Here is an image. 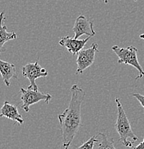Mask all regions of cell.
<instances>
[{
    "label": "cell",
    "instance_id": "obj_15",
    "mask_svg": "<svg viewBox=\"0 0 144 149\" xmlns=\"http://www.w3.org/2000/svg\"><path fill=\"white\" fill-rule=\"evenodd\" d=\"M134 149H144V138L143 139V141L134 148Z\"/></svg>",
    "mask_w": 144,
    "mask_h": 149
},
{
    "label": "cell",
    "instance_id": "obj_4",
    "mask_svg": "<svg viewBox=\"0 0 144 149\" xmlns=\"http://www.w3.org/2000/svg\"><path fill=\"white\" fill-rule=\"evenodd\" d=\"M20 93H21V100L22 102V108L26 113L29 111V108L31 105L36 104L40 101H45L46 104H49L50 100H52V95L49 93H43L39 91L21 88H20Z\"/></svg>",
    "mask_w": 144,
    "mask_h": 149
},
{
    "label": "cell",
    "instance_id": "obj_6",
    "mask_svg": "<svg viewBox=\"0 0 144 149\" xmlns=\"http://www.w3.org/2000/svg\"><path fill=\"white\" fill-rule=\"evenodd\" d=\"M98 45L94 42L91 45L88 49H82L77 53V57L76 60L77 63V74L83 73L86 69L93 65L95 61V54L99 52L97 49Z\"/></svg>",
    "mask_w": 144,
    "mask_h": 149
},
{
    "label": "cell",
    "instance_id": "obj_11",
    "mask_svg": "<svg viewBox=\"0 0 144 149\" xmlns=\"http://www.w3.org/2000/svg\"><path fill=\"white\" fill-rule=\"evenodd\" d=\"M1 22H0V47L2 49L3 46L10 40H13L17 37L16 32H7V27L6 24H4V20H5V17H4V12L2 11L1 13Z\"/></svg>",
    "mask_w": 144,
    "mask_h": 149
},
{
    "label": "cell",
    "instance_id": "obj_9",
    "mask_svg": "<svg viewBox=\"0 0 144 149\" xmlns=\"http://www.w3.org/2000/svg\"><path fill=\"white\" fill-rule=\"evenodd\" d=\"M0 117L7 118L11 120L18 123L20 125L24 123V118L20 114L16 105L11 104L10 102L5 101L1 108Z\"/></svg>",
    "mask_w": 144,
    "mask_h": 149
},
{
    "label": "cell",
    "instance_id": "obj_8",
    "mask_svg": "<svg viewBox=\"0 0 144 149\" xmlns=\"http://www.w3.org/2000/svg\"><path fill=\"white\" fill-rule=\"evenodd\" d=\"M91 37H88L86 39H75L70 36H65L60 39L59 41L60 45L67 48V51L72 55H75L80 51L83 49L85 45L87 44Z\"/></svg>",
    "mask_w": 144,
    "mask_h": 149
},
{
    "label": "cell",
    "instance_id": "obj_16",
    "mask_svg": "<svg viewBox=\"0 0 144 149\" xmlns=\"http://www.w3.org/2000/svg\"><path fill=\"white\" fill-rule=\"evenodd\" d=\"M140 38L144 40V34H141V35H140Z\"/></svg>",
    "mask_w": 144,
    "mask_h": 149
},
{
    "label": "cell",
    "instance_id": "obj_17",
    "mask_svg": "<svg viewBox=\"0 0 144 149\" xmlns=\"http://www.w3.org/2000/svg\"><path fill=\"white\" fill-rule=\"evenodd\" d=\"M103 2L106 3V4H107V3H108V1H110V0H103Z\"/></svg>",
    "mask_w": 144,
    "mask_h": 149
},
{
    "label": "cell",
    "instance_id": "obj_1",
    "mask_svg": "<svg viewBox=\"0 0 144 149\" xmlns=\"http://www.w3.org/2000/svg\"><path fill=\"white\" fill-rule=\"evenodd\" d=\"M70 93L69 105L58 117L61 130L63 149L69 148L81 126V105L86 97L85 91L77 85L71 86Z\"/></svg>",
    "mask_w": 144,
    "mask_h": 149
},
{
    "label": "cell",
    "instance_id": "obj_12",
    "mask_svg": "<svg viewBox=\"0 0 144 149\" xmlns=\"http://www.w3.org/2000/svg\"><path fill=\"white\" fill-rule=\"evenodd\" d=\"M97 136L98 141L95 143L94 149H116L113 138L108 137L103 133H98Z\"/></svg>",
    "mask_w": 144,
    "mask_h": 149
},
{
    "label": "cell",
    "instance_id": "obj_5",
    "mask_svg": "<svg viewBox=\"0 0 144 149\" xmlns=\"http://www.w3.org/2000/svg\"><path fill=\"white\" fill-rule=\"evenodd\" d=\"M22 75L27 78L30 82L28 86L29 89L39 91L38 85L36 84V80L40 77H45L48 75V71L45 68H42L39 65L38 62L29 63L22 67Z\"/></svg>",
    "mask_w": 144,
    "mask_h": 149
},
{
    "label": "cell",
    "instance_id": "obj_3",
    "mask_svg": "<svg viewBox=\"0 0 144 149\" xmlns=\"http://www.w3.org/2000/svg\"><path fill=\"white\" fill-rule=\"evenodd\" d=\"M112 50L118 57V63L119 64L129 65L136 68L138 72V75L136 80L141 79L144 76V70L140 65L138 59V49L134 46H128L126 47H120L118 45H113Z\"/></svg>",
    "mask_w": 144,
    "mask_h": 149
},
{
    "label": "cell",
    "instance_id": "obj_2",
    "mask_svg": "<svg viewBox=\"0 0 144 149\" xmlns=\"http://www.w3.org/2000/svg\"><path fill=\"white\" fill-rule=\"evenodd\" d=\"M115 102L117 105L118 116L115 123V129L119 136V142L128 148L134 146V143L138 140V138L133 131L131 123L126 116L118 97H115Z\"/></svg>",
    "mask_w": 144,
    "mask_h": 149
},
{
    "label": "cell",
    "instance_id": "obj_13",
    "mask_svg": "<svg viewBox=\"0 0 144 149\" xmlns=\"http://www.w3.org/2000/svg\"><path fill=\"white\" fill-rule=\"evenodd\" d=\"M98 141V138L97 136H93L90 138L88 141H85L77 149H94L96 143Z\"/></svg>",
    "mask_w": 144,
    "mask_h": 149
},
{
    "label": "cell",
    "instance_id": "obj_14",
    "mask_svg": "<svg viewBox=\"0 0 144 149\" xmlns=\"http://www.w3.org/2000/svg\"><path fill=\"white\" fill-rule=\"evenodd\" d=\"M133 96L137 99L138 101L140 102L141 106L144 108V95L140 94V93H134V94H133Z\"/></svg>",
    "mask_w": 144,
    "mask_h": 149
},
{
    "label": "cell",
    "instance_id": "obj_10",
    "mask_svg": "<svg viewBox=\"0 0 144 149\" xmlns=\"http://www.w3.org/2000/svg\"><path fill=\"white\" fill-rule=\"evenodd\" d=\"M0 72H1L2 80L6 86H10V80L12 78L18 79V75L17 74L16 66L13 63L9 62L0 60Z\"/></svg>",
    "mask_w": 144,
    "mask_h": 149
},
{
    "label": "cell",
    "instance_id": "obj_18",
    "mask_svg": "<svg viewBox=\"0 0 144 149\" xmlns=\"http://www.w3.org/2000/svg\"><path fill=\"white\" fill-rule=\"evenodd\" d=\"M134 1H137V0H134Z\"/></svg>",
    "mask_w": 144,
    "mask_h": 149
},
{
    "label": "cell",
    "instance_id": "obj_7",
    "mask_svg": "<svg viewBox=\"0 0 144 149\" xmlns=\"http://www.w3.org/2000/svg\"><path fill=\"white\" fill-rule=\"evenodd\" d=\"M75 39H78L82 35H88V37H93L95 35L94 29V22L92 19L87 18L84 15H80L76 18L73 27Z\"/></svg>",
    "mask_w": 144,
    "mask_h": 149
}]
</instances>
